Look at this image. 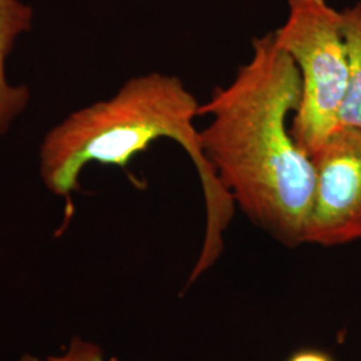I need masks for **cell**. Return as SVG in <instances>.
I'll use <instances>...</instances> for the list:
<instances>
[{"label": "cell", "mask_w": 361, "mask_h": 361, "mask_svg": "<svg viewBox=\"0 0 361 361\" xmlns=\"http://www.w3.org/2000/svg\"><path fill=\"white\" fill-rule=\"evenodd\" d=\"M34 23V10L22 0H0V137L26 110L30 90L13 85L7 77V59L18 39L27 34Z\"/></svg>", "instance_id": "obj_5"}, {"label": "cell", "mask_w": 361, "mask_h": 361, "mask_svg": "<svg viewBox=\"0 0 361 361\" xmlns=\"http://www.w3.org/2000/svg\"><path fill=\"white\" fill-rule=\"evenodd\" d=\"M200 106L180 78L146 73L128 79L110 98L66 116L43 137L38 154L39 176L47 190L70 197L79 189L82 170L92 162L125 169L159 140L180 146L197 171L207 213L192 281L219 259L235 209L204 154L195 126Z\"/></svg>", "instance_id": "obj_2"}, {"label": "cell", "mask_w": 361, "mask_h": 361, "mask_svg": "<svg viewBox=\"0 0 361 361\" xmlns=\"http://www.w3.org/2000/svg\"><path fill=\"white\" fill-rule=\"evenodd\" d=\"M18 361H104V359L102 349L95 343L74 337L62 355L42 360L34 355L26 353Z\"/></svg>", "instance_id": "obj_7"}, {"label": "cell", "mask_w": 361, "mask_h": 361, "mask_svg": "<svg viewBox=\"0 0 361 361\" xmlns=\"http://www.w3.org/2000/svg\"><path fill=\"white\" fill-rule=\"evenodd\" d=\"M295 62L273 32L252 39V55L226 86L200 106L207 162L234 205L280 244H305L314 189L313 158L298 145L290 121L300 106Z\"/></svg>", "instance_id": "obj_1"}, {"label": "cell", "mask_w": 361, "mask_h": 361, "mask_svg": "<svg viewBox=\"0 0 361 361\" xmlns=\"http://www.w3.org/2000/svg\"><path fill=\"white\" fill-rule=\"evenodd\" d=\"M286 7L283 26L271 32L298 70L301 99L290 130L313 158L340 129L349 78L343 13L328 0H286Z\"/></svg>", "instance_id": "obj_3"}, {"label": "cell", "mask_w": 361, "mask_h": 361, "mask_svg": "<svg viewBox=\"0 0 361 361\" xmlns=\"http://www.w3.org/2000/svg\"><path fill=\"white\" fill-rule=\"evenodd\" d=\"M316 189L305 244L361 241V131L340 128L313 155Z\"/></svg>", "instance_id": "obj_4"}, {"label": "cell", "mask_w": 361, "mask_h": 361, "mask_svg": "<svg viewBox=\"0 0 361 361\" xmlns=\"http://www.w3.org/2000/svg\"><path fill=\"white\" fill-rule=\"evenodd\" d=\"M288 361H334V359L323 350L301 349L293 353Z\"/></svg>", "instance_id": "obj_8"}, {"label": "cell", "mask_w": 361, "mask_h": 361, "mask_svg": "<svg viewBox=\"0 0 361 361\" xmlns=\"http://www.w3.org/2000/svg\"><path fill=\"white\" fill-rule=\"evenodd\" d=\"M349 58L348 87L340 116V128L361 131V3L341 10Z\"/></svg>", "instance_id": "obj_6"}]
</instances>
